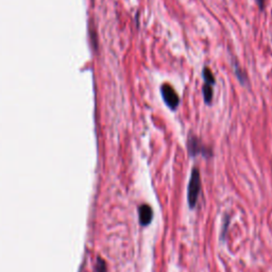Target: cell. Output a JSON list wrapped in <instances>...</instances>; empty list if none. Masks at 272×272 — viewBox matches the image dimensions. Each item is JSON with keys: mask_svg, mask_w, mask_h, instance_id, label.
Returning a JSON list of instances; mask_svg holds the SVG:
<instances>
[{"mask_svg": "<svg viewBox=\"0 0 272 272\" xmlns=\"http://www.w3.org/2000/svg\"><path fill=\"white\" fill-rule=\"evenodd\" d=\"M257 1V3H258V5L260 8H263L264 7V0H256Z\"/></svg>", "mask_w": 272, "mask_h": 272, "instance_id": "cell-8", "label": "cell"}, {"mask_svg": "<svg viewBox=\"0 0 272 272\" xmlns=\"http://www.w3.org/2000/svg\"><path fill=\"white\" fill-rule=\"evenodd\" d=\"M188 149H190L191 155L192 157H196L198 154L208 155V149L202 145L199 138L195 136H192L188 141Z\"/></svg>", "mask_w": 272, "mask_h": 272, "instance_id": "cell-3", "label": "cell"}, {"mask_svg": "<svg viewBox=\"0 0 272 272\" xmlns=\"http://www.w3.org/2000/svg\"><path fill=\"white\" fill-rule=\"evenodd\" d=\"M160 93H162V96L164 98L165 103L167 104V107L171 110H176L179 105L180 99L176 91L173 88V86L169 84H164L160 87Z\"/></svg>", "mask_w": 272, "mask_h": 272, "instance_id": "cell-2", "label": "cell"}, {"mask_svg": "<svg viewBox=\"0 0 272 272\" xmlns=\"http://www.w3.org/2000/svg\"><path fill=\"white\" fill-rule=\"evenodd\" d=\"M203 96H204V100L205 103L209 104L212 102V98H213V90H212V85L209 84H205L203 86Z\"/></svg>", "mask_w": 272, "mask_h": 272, "instance_id": "cell-6", "label": "cell"}, {"mask_svg": "<svg viewBox=\"0 0 272 272\" xmlns=\"http://www.w3.org/2000/svg\"><path fill=\"white\" fill-rule=\"evenodd\" d=\"M98 272H107V266L101 259L98 260Z\"/></svg>", "mask_w": 272, "mask_h": 272, "instance_id": "cell-7", "label": "cell"}, {"mask_svg": "<svg viewBox=\"0 0 272 272\" xmlns=\"http://www.w3.org/2000/svg\"><path fill=\"white\" fill-rule=\"evenodd\" d=\"M138 212H140V223L142 225H148L152 220V208L149 207L147 204H144L142 207L138 208Z\"/></svg>", "mask_w": 272, "mask_h": 272, "instance_id": "cell-4", "label": "cell"}, {"mask_svg": "<svg viewBox=\"0 0 272 272\" xmlns=\"http://www.w3.org/2000/svg\"><path fill=\"white\" fill-rule=\"evenodd\" d=\"M200 188H201V179H200V173L197 168L192 170L190 185H188V192H187V198H188V203H190L191 208H195L197 203L198 196L200 192Z\"/></svg>", "mask_w": 272, "mask_h": 272, "instance_id": "cell-1", "label": "cell"}, {"mask_svg": "<svg viewBox=\"0 0 272 272\" xmlns=\"http://www.w3.org/2000/svg\"><path fill=\"white\" fill-rule=\"evenodd\" d=\"M202 75H203V79L205 81V84H209L212 86L215 84V78L209 68H204Z\"/></svg>", "mask_w": 272, "mask_h": 272, "instance_id": "cell-5", "label": "cell"}]
</instances>
